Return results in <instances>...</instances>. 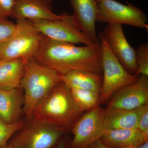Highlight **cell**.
Wrapping results in <instances>:
<instances>
[{
  "label": "cell",
  "mask_w": 148,
  "mask_h": 148,
  "mask_svg": "<svg viewBox=\"0 0 148 148\" xmlns=\"http://www.w3.org/2000/svg\"><path fill=\"white\" fill-rule=\"evenodd\" d=\"M64 132L31 119L13 135L9 143L14 148H51Z\"/></svg>",
  "instance_id": "8992f818"
},
{
  "label": "cell",
  "mask_w": 148,
  "mask_h": 148,
  "mask_svg": "<svg viewBox=\"0 0 148 148\" xmlns=\"http://www.w3.org/2000/svg\"><path fill=\"white\" fill-rule=\"evenodd\" d=\"M24 93L21 86L0 89V119L9 124L21 120L24 114Z\"/></svg>",
  "instance_id": "5bb4252c"
},
{
  "label": "cell",
  "mask_w": 148,
  "mask_h": 148,
  "mask_svg": "<svg viewBox=\"0 0 148 148\" xmlns=\"http://www.w3.org/2000/svg\"><path fill=\"white\" fill-rule=\"evenodd\" d=\"M24 71L22 58L0 60V89H10L21 86Z\"/></svg>",
  "instance_id": "ac0fdd59"
},
{
  "label": "cell",
  "mask_w": 148,
  "mask_h": 148,
  "mask_svg": "<svg viewBox=\"0 0 148 148\" xmlns=\"http://www.w3.org/2000/svg\"><path fill=\"white\" fill-rule=\"evenodd\" d=\"M72 18L77 27L95 43H100L96 33L98 3L96 0H69Z\"/></svg>",
  "instance_id": "7c38bea8"
},
{
  "label": "cell",
  "mask_w": 148,
  "mask_h": 148,
  "mask_svg": "<svg viewBox=\"0 0 148 148\" xmlns=\"http://www.w3.org/2000/svg\"><path fill=\"white\" fill-rule=\"evenodd\" d=\"M148 104L133 110L108 108L103 110V119L106 130L138 129L141 114Z\"/></svg>",
  "instance_id": "9a60e30c"
},
{
  "label": "cell",
  "mask_w": 148,
  "mask_h": 148,
  "mask_svg": "<svg viewBox=\"0 0 148 148\" xmlns=\"http://www.w3.org/2000/svg\"><path fill=\"white\" fill-rule=\"evenodd\" d=\"M42 36L32 21L17 19L13 34L0 44V60L34 58L39 47Z\"/></svg>",
  "instance_id": "277c9868"
},
{
  "label": "cell",
  "mask_w": 148,
  "mask_h": 148,
  "mask_svg": "<svg viewBox=\"0 0 148 148\" xmlns=\"http://www.w3.org/2000/svg\"><path fill=\"white\" fill-rule=\"evenodd\" d=\"M98 3L97 22L121 26L126 24L148 30L147 15L139 8L115 0H101Z\"/></svg>",
  "instance_id": "52a82bcc"
},
{
  "label": "cell",
  "mask_w": 148,
  "mask_h": 148,
  "mask_svg": "<svg viewBox=\"0 0 148 148\" xmlns=\"http://www.w3.org/2000/svg\"><path fill=\"white\" fill-rule=\"evenodd\" d=\"M96 1L97 2H99V1H101V0H96Z\"/></svg>",
  "instance_id": "f546056e"
},
{
  "label": "cell",
  "mask_w": 148,
  "mask_h": 148,
  "mask_svg": "<svg viewBox=\"0 0 148 148\" xmlns=\"http://www.w3.org/2000/svg\"><path fill=\"white\" fill-rule=\"evenodd\" d=\"M88 148H114L110 147H108L103 145L102 142H101L100 140H97L95 141L91 144V145ZM136 148L134 147H129V148Z\"/></svg>",
  "instance_id": "d4e9b609"
},
{
  "label": "cell",
  "mask_w": 148,
  "mask_h": 148,
  "mask_svg": "<svg viewBox=\"0 0 148 148\" xmlns=\"http://www.w3.org/2000/svg\"><path fill=\"white\" fill-rule=\"evenodd\" d=\"M52 0H14L11 17L16 20L30 21L56 20L63 18V14L57 15L52 11Z\"/></svg>",
  "instance_id": "4fadbf2b"
},
{
  "label": "cell",
  "mask_w": 148,
  "mask_h": 148,
  "mask_svg": "<svg viewBox=\"0 0 148 148\" xmlns=\"http://www.w3.org/2000/svg\"><path fill=\"white\" fill-rule=\"evenodd\" d=\"M0 148H14L13 147L10 145V143H7L1 147Z\"/></svg>",
  "instance_id": "f1b7e54d"
},
{
  "label": "cell",
  "mask_w": 148,
  "mask_h": 148,
  "mask_svg": "<svg viewBox=\"0 0 148 148\" xmlns=\"http://www.w3.org/2000/svg\"><path fill=\"white\" fill-rule=\"evenodd\" d=\"M103 145L114 148H137L145 142L139 129L106 130L100 139Z\"/></svg>",
  "instance_id": "2e32d148"
},
{
  "label": "cell",
  "mask_w": 148,
  "mask_h": 148,
  "mask_svg": "<svg viewBox=\"0 0 148 148\" xmlns=\"http://www.w3.org/2000/svg\"><path fill=\"white\" fill-rule=\"evenodd\" d=\"M101 55L100 43L78 47L73 44L54 40L42 35L34 59L61 75L73 71L101 74Z\"/></svg>",
  "instance_id": "6da1fadb"
},
{
  "label": "cell",
  "mask_w": 148,
  "mask_h": 148,
  "mask_svg": "<svg viewBox=\"0 0 148 148\" xmlns=\"http://www.w3.org/2000/svg\"><path fill=\"white\" fill-rule=\"evenodd\" d=\"M142 133L145 142L148 141V129L142 131Z\"/></svg>",
  "instance_id": "484cf974"
},
{
  "label": "cell",
  "mask_w": 148,
  "mask_h": 148,
  "mask_svg": "<svg viewBox=\"0 0 148 148\" xmlns=\"http://www.w3.org/2000/svg\"><path fill=\"white\" fill-rule=\"evenodd\" d=\"M61 81L70 88L101 92L103 84L101 74L83 71H73L61 76Z\"/></svg>",
  "instance_id": "e0dca14e"
},
{
  "label": "cell",
  "mask_w": 148,
  "mask_h": 148,
  "mask_svg": "<svg viewBox=\"0 0 148 148\" xmlns=\"http://www.w3.org/2000/svg\"><path fill=\"white\" fill-rule=\"evenodd\" d=\"M136 148H148V141L145 142Z\"/></svg>",
  "instance_id": "4316f807"
},
{
  "label": "cell",
  "mask_w": 148,
  "mask_h": 148,
  "mask_svg": "<svg viewBox=\"0 0 148 148\" xmlns=\"http://www.w3.org/2000/svg\"><path fill=\"white\" fill-rule=\"evenodd\" d=\"M84 112L74 101L70 88L61 81L36 105L31 119L66 132L72 130Z\"/></svg>",
  "instance_id": "7a4b0ae2"
},
{
  "label": "cell",
  "mask_w": 148,
  "mask_h": 148,
  "mask_svg": "<svg viewBox=\"0 0 148 148\" xmlns=\"http://www.w3.org/2000/svg\"><path fill=\"white\" fill-rule=\"evenodd\" d=\"M138 71L136 75L148 76V44L144 43L138 47L136 50Z\"/></svg>",
  "instance_id": "44dd1931"
},
{
  "label": "cell",
  "mask_w": 148,
  "mask_h": 148,
  "mask_svg": "<svg viewBox=\"0 0 148 148\" xmlns=\"http://www.w3.org/2000/svg\"><path fill=\"white\" fill-rule=\"evenodd\" d=\"M88 148V147H87V148Z\"/></svg>",
  "instance_id": "4dcf8cb0"
},
{
  "label": "cell",
  "mask_w": 148,
  "mask_h": 148,
  "mask_svg": "<svg viewBox=\"0 0 148 148\" xmlns=\"http://www.w3.org/2000/svg\"><path fill=\"white\" fill-rule=\"evenodd\" d=\"M98 37L101 44L102 55L103 84L100 94V103H104L122 87L138 80L136 75L127 71L112 52L103 32Z\"/></svg>",
  "instance_id": "5b68a950"
},
{
  "label": "cell",
  "mask_w": 148,
  "mask_h": 148,
  "mask_svg": "<svg viewBox=\"0 0 148 148\" xmlns=\"http://www.w3.org/2000/svg\"><path fill=\"white\" fill-rule=\"evenodd\" d=\"M138 129L141 132L148 129V106L146 107L140 116L138 121Z\"/></svg>",
  "instance_id": "cb8c5ba5"
},
{
  "label": "cell",
  "mask_w": 148,
  "mask_h": 148,
  "mask_svg": "<svg viewBox=\"0 0 148 148\" xmlns=\"http://www.w3.org/2000/svg\"><path fill=\"white\" fill-rule=\"evenodd\" d=\"M103 110L100 104L83 114L72 130L73 138L72 148L88 147L100 140L106 130L103 119Z\"/></svg>",
  "instance_id": "9c48e42d"
},
{
  "label": "cell",
  "mask_w": 148,
  "mask_h": 148,
  "mask_svg": "<svg viewBox=\"0 0 148 148\" xmlns=\"http://www.w3.org/2000/svg\"><path fill=\"white\" fill-rule=\"evenodd\" d=\"M62 14L63 18L59 20L32 21L39 33L54 40L88 46L99 43L92 41L79 30L74 23L71 14Z\"/></svg>",
  "instance_id": "ba28073f"
},
{
  "label": "cell",
  "mask_w": 148,
  "mask_h": 148,
  "mask_svg": "<svg viewBox=\"0 0 148 148\" xmlns=\"http://www.w3.org/2000/svg\"><path fill=\"white\" fill-rule=\"evenodd\" d=\"M25 122L23 120L9 124L0 119V148L7 144L8 142L14 135L23 127Z\"/></svg>",
  "instance_id": "ffe728a7"
},
{
  "label": "cell",
  "mask_w": 148,
  "mask_h": 148,
  "mask_svg": "<svg viewBox=\"0 0 148 148\" xmlns=\"http://www.w3.org/2000/svg\"><path fill=\"white\" fill-rule=\"evenodd\" d=\"M56 148H66V145L64 142H60Z\"/></svg>",
  "instance_id": "83f0119b"
},
{
  "label": "cell",
  "mask_w": 148,
  "mask_h": 148,
  "mask_svg": "<svg viewBox=\"0 0 148 148\" xmlns=\"http://www.w3.org/2000/svg\"><path fill=\"white\" fill-rule=\"evenodd\" d=\"M111 97L108 108L133 110L148 104V76H140L135 82L120 88Z\"/></svg>",
  "instance_id": "8fae6325"
},
{
  "label": "cell",
  "mask_w": 148,
  "mask_h": 148,
  "mask_svg": "<svg viewBox=\"0 0 148 148\" xmlns=\"http://www.w3.org/2000/svg\"><path fill=\"white\" fill-rule=\"evenodd\" d=\"M24 61L25 71L21 86L24 93V114L28 121L36 105L61 81V75L37 63L34 58Z\"/></svg>",
  "instance_id": "3957f363"
},
{
  "label": "cell",
  "mask_w": 148,
  "mask_h": 148,
  "mask_svg": "<svg viewBox=\"0 0 148 148\" xmlns=\"http://www.w3.org/2000/svg\"><path fill=\"white\" fill-rule=\"evenodd\" d=\"M14 6V0H0V18L11 17Z\"/></svg>",
  "instance_id": "603a6c76"
},
{
  "label": "cell",
  "mask_w": 148,
  "mask_h": 148,
  "mask_svg": "<svg viewBox=\"0 0 148 148\" xmlns=\"http://www.w3.org/2000/svg\"><path fill=\"white\" fill-rule=\"evenodd\" d=\"M15 27L16 24L7 18H0V44L10 38Z\"/></svg>",
  "instance_id": "7402d4cb"
},
{
  "label": "cell",
  "mask_w": 148,
  "mask_h": 148,
  "mask_svg": "<svg viewBox=\"0 0 148 148\" xmlns=\"http://www.w3.org/2000/svg\"><path fill=\"white\" fill-rule=\"evenodd\" d=\"M70 89L75 102L84 112L90 110L100 104V93L98 92L77 88Z\"/></svg>",
  "instance_id": "d6986e66"
},
{
  "label": "cell",
  "mask_w": 148,
  "mask_h": 148,
  "mask_svg": "<svg viewBox=\"0 0 148 148\" xmlns=\"http://www.w3.org/2000/svg\"><path fill=\"white\" fill-rule=\"evenodd\" d=\"M103 32L115 56L127 72L136 75L138 71L136 49L127 41L121 25L108 24Z\"/></svg>",
  "instance_id": "30bf717a"
}]
</instances>
